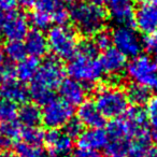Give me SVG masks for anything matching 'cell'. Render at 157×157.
Instances as JSON below:
<instances>
[{
	"label": "cell",
	"instance_id": "6da1fadb",
	"mask_svg": "<svg viewBox=\"0 0 157 157\" xmlns=\"http://www.w3.org/2000/svg\"><path fill=\"white\" fill-rule=\"evenodd\" d=\"M65 80V70L55 57L48 58L39 65L37 73L33 78L29 96L37 103L44 105L54 97V90L60 86Z\"/></svg>",
	"mask_w": 157,
	"mask_h": 157
},
{
	"label": "cell",
	"instance_id": "7a4b0ae2",
	"mask_svg": "<svg viewBox=\"0 0 157 157\" xmlns=\"http://www.w3.org/2000/svg\"><path fill=\"white\" fill-rule=\"evenodd\" d=\"M69 18L78 33L85 37H94L103 30L107 13L101 6L90 2H75L69 9Z\"/></svg>",
	"mask_w": 157,
	"mask_h": 157
},
{
	"label": "cell",
	"instance_id": "3957f363",
	"mask_svg": "<svg viewBox=\"0 0 157 157\" xmlns=\"http://www.w3.org/2000/svg\"><path fill=\"white\" fill-rule=\"evenodd\" d=\"M30 22L39 30L48 28L52 24L65 25L69 20V10L61 0H36Z\"/></svg>",
	"mask_w": 157,
	"mask_h": 157
},
{
	"label": "cell",
	"instance_id": "277c9868",
	"mask_svg": "<svg viewBox=\"0 0 157 157\" xmlns=\"http://www.w3.org/2000/svg\"><path fill=\"white\" fill-rule=\"evenodd\" d=\"M48 46L55 58L70 60L78 52V39L75 30L66 25H55L48 33Z\"/></svg>",
	"mask_w": 157,
	"mask_h": 157
},
{
	"label": "cell",
	"instance_id": "5b68a950",
	"mask_svg": "<svg viewBox=\"0 0 157 157\" xmlns=\"http://www.w3.org/2000/svg\"><path fill=\"white\" fill-rule=\"evenodd\" d=\"M95 105L105 118H120L128 109V99L123 90L116 85H105L97 90Z\"/></svg>",
	"mask_w": 157,
	"mask_h": 157
},
{
	"label": "cell",
	"instance_id": "8992f818",
	"mask_svg": "<svg viewBox=\"0 0 157 157\" xmlns=\"http://www.w3.org/2000/svg\"><path fill=\"white\" fill-rule=\"evenodd\" d=\"M67 72L73 80L84 85H92L100 80L103 71L97 56L76 52L68 63Z\"/></svg>",
	"mask_w": 157,
	"mask_h": 157
},
{
	"label": "cell",
	"instance_id": "52a82bcc",
	"mask_svg": "<svg viewBox=\"0 0 157 157\" xmlns=\"http://www.w3.org/2000/svg\"><path fill=\"white\" fill-rule=\"evenodd\" d=\"M127 74L133 83L157 94V61L147 55H138L127 65Z\"/></svg>",
	"mask_w": 157,
	"mask_h": 157
},
{
	"label": "cell",
	"instance_id": "ba28073f",
	"mask_svg": "<svg viewBox=\"0 0 157 157\" xmlns=\"http://www.w3.org/2000/svg\"><path fill=\"white\" fill-rule=\"evenodd\" d=\"M74 110L71 105L61 98H55L45 102L41 110V121L48 129H60L73 118Z\"/></svg>",
	"mask_w": 157,
	"mask_h": 157
},
{
	"label": "cell",
	"instance_id": "9c48e42d",
	"mask_svg": "<svg viewBox=\"0 0 157 157\" xmlns=\"http://www.w3.org/2000/svg\"><path fill=\"white\" fill-rule=\"evenodd\" d=\"M112 44L125 57L135 58L140 55L143 43L139 33L131 26H117L111 33Z\"/></svg>",
	"mask_w": 157,
	"mask_h": 157
},
{
	"label": "cell",
	"instance_id": "30bf717a",
	"mask_svg": "<svg viewBox=\"0 0 157 157\" xmlns=\"http://www.w3.org/2000/svg\"><path fill=\"white\" fill-rule=\"evenodd\" d=\"M133 22L142 33L148 36L157 31V0H141L133 14Z\"/></svg>",
	"mask_w": 157,
	"mask_h": 157
},
{
	"label": "cell",
	"instance_id": "8fae6325",
	"mask_svg": "<svg viewBox=\"0 0 157 157\" xmlns=\"http://www.w3.org/2000/svg\"><path fill=\"white\" fill-rule=\"evenodd\" d=\"M1 33L9 41H22L29 31L28 18L25 14L14 11L3 20L0 25Z\"/></svg>",
	"mask_w": 157,
	"mask_h": 157
},
{
	"label": "cell",
	"instance_id": "7c38bea8",
	"mask_svg": "<svg viewBox=\"0 0 157 157\" xmlns=\"http://www.w3.org/2000/svg\"><path fill=\"white\" fill-rule=\"evenodd\" d=\"M44 143L52 155L63 156L71 153L73 147V139L60 129H50L44 136Z\"/></svg>",
	"mask_w": 157,
	"mask_h": 157
},
{
	"label": "cell",
	"instance_id": "4fadbf2b",
	"mask_svg": "<svg viewBox=\"0 0 157 157\" xmlns=\"http://www.w3.org/2000/svg\"><path fill=\"white\" fill-rule=\"evenodd\" d=\"M126 58L115 48H109L102 52L99 63L102 71L111 75V78H120L121 74L127 67Z\"/></svg>",
	"mask_w": 157,
	"mask_h": 157
},
{
	"label": "cell",
	"instance_id": "5bb4252c",
	"mask_svg": "<svg viewBox=\"0 0 157 157\" xmlns=\"http://www.w3.org/2000/svg\"><path fill=\"white\" fill-rule=\"evenodd\" d=\"M107 2L111 20L118 26H130L135 14L132 0H108Z\"/></svg>",
	"mask_w": 157,
	"mask_h": 157
},
{
	"label": "cell",
	"instance_id": "9a60e30c",
	"mask_svg": "<svg viewBox=\"0 0 157 157\" xmlns=\"http://www.w3.org/2000/svg\"><path fill=\"white\" fill-rule=\"evenodd\" d=\"M59 94L61 99L68 102L69 105H80L85 101L87 95V88L81 82L73 80V78H65L59 86Z\"/></svg>",
	"mask_w": 157,
	"mask_h": 157
},
{
	"label": "cell",
	"instance_id": "2e32d148",
	"mask_svg": "<svg viewBox=\"0 0 157 157\" xmlns=\"http://www.w3.org/2000/svg\"><path fill=\"white\" fill-rule=\"evenodd\" d=\"M78 120L87 128H102L105 123V116L101 114L94 101L85 100L78 105Z\"/></svg>",
	"mask_w": 157,
	"mask_h": 157
},
{
	"label": "cell",
	"instance_id": "e0dca14e",
	"mask_svg": "<svg viewBox=\"0 0 157 157\" xmlns=\"http://www.w3.org/2000/svg\"><path fill=\"white\" fill-rule=\"evenodd\" d=\"M108 143L107 131L102 128H88L78 137V145L84 150L99 151L105 148Z\"/></svg>",
	"mask_w": 157,
	"mask_h": 157
},
{
	"label": "cell",
	"instance_id": "ac0fdd59",
	"mask_svg": "<svg viewBox=\"0 0 157 157\" xmlns=\"http://www.w3.org/2000/svg\"><path fill=\"white\" fill-rule=\"evenodd\" d=\"M25 48L26 52L35 58L43 57L48 50V40L44 33L39 29H33L28 31L27 36L25 37Z\"/></svg>",
	"mask_w": 157,
	"mask_h": 157
},
{
	"label": "cell",
	"instance_id": "d6986e66",
	"mask_svg": "<svg viewBox=\"0 0 157 157\" xmlns=\"http://www.w3.org/2000/svg\"><path fill=\"white\" fill-rule=\"evenodd\" d=\"M0 96L5 100L17 103H25L29 97V90L21 82L12 81L0 85Z\"/></svg>",
	"mask_w": 157,
	"mask_h": 157
},
{
	"label": "cell",
	"instance_id": "ffe728a7",
	"mask_svg": "<svg viewBox=\"0 0 157 157\" xmlns=\"http://www.w3.org/2000/svg\"><path fill=\"white\" fill-rule=\"evenodd\" d=\"M22 125L17 121L2 122L0 125V148L8 150L17 143L22 135Z\"/></svg>",
	"mask_w": 157,
	"mask_h": 157
},
{
	"label": "cell",
	"instance_id": "44dd1931",
	"mask_svg": "<svg viewBox=\"0 0 157 157\" xmlns=\"http://www.w3.org/2000/svg\"><path fill=\"white\" fill-rule=\"evenodd\" d=\"M124 118L130 126V129L132 131V137H135L138 133L150 131L146 111H144L141 107L135 105L133 108L127 109V111L124 114Z\"/></svg>",
	"mask_w": 157,
	"mask_h": 157
},
{
	"label": "cell",
	"instance_id": "7402d4cb",
	"mask_svg": "<svg viewBox=\"0 0 157 157\" xmlns=\"http://www.w3.org/2000/svg\"><path fill=\"white\" fill-rule=\"evenodd\" d=\"M18 123L25 127H36L41 122V110L35 103H24L17 111Z\"/></svg>",
	"mask_w": 157,
	"mask_h": 157
},
{
	"label": "cell",
	"instance_id": "603a6c76",
	"mask_svg": "<svg viewBox=\"0 0 157 157\" xmlns=\"http://www.w3.org/2000/svg\"><path fill=\"white\" fill-rule=\"evenodd\" d=\"M130 139L128 138H108L105 147L107 157H127L129 155Z\"/></svg>",
	"mask_w": 157,
	"mask_h": 157
},
{
	"label": "cell",
	"instance_id": "cb8c5ba5",
	"mask_svg": "<svg viewBox=\"0 0 157 157\" xmlns=\"http://www.w3.org/2000/svg\"><path fill=\"white\" fill-rule=\"evenodd\" d=\"M16 76L22 82H30L35 78L38 69H39V63L38 59L35 57H25L18 65L16 66Z\"/></svg>",
	"mask_w": 157,
	"mask_h": 157
},
{
	"label": "cell",
	"instance_id": "d4e9b609",
	"mask_svg": "<svg viewBox=\"0 0 157 157\" xmlns=\"http://www.w3.org/2000/svg\"><path fill=\"white\" fill-rule=\"evenodd\" d=\"M125 94L128 99V102L132 103L133 105H137V107H141V105L147 103L151 98L150 90L137 83H131L130 85H128Z\"/></svg>",
	"mask_w": 157,
	"mask_h": 157
},
{
	"label": "cell",
	"instance_id": "484cf974",
	"mask_svg": "<svg viewBox=\"0 0 157 157\" xmlns=\"http://www.w3.org/2000/svg\"><path fill=\"white\" fill-rule=\"evenodd\" d=\"M151 135L150 131L141 132L132 137L129 147V155L130 157H143L144 154L150 148Z\"/></svg>",
	"mask_w": 157,
	"mask_h": 157
},
{
	"label": "cell",
	"instance_id": "4316f807",
	"mask_svg": "<svg viewBox=\"0 0 157 157\" xmlns=\"http://www.w3.org/2000/svg\"><path fill=\"white\" fill-rule=\"evenodd\" d=\"M5 53L11 61H21L26 57V48L22 41H9L6 44Z\"/></svg>",
	"mask_w": 157,
	"mask_h": 157
},
{
	"label": "cell",
	"instance_id": "83f0119b",
	"mask_svg": "<svg viewBox=\"0 0 157 157\" xmlns=\"http://www.w3.org/2000/svg\"><path fill=\"white\" fill-rule=\"evenodd\" d=\"M44 136H45V133H44L38 126L25 127V129L22 130L21 139H22L23 142H25V143L41 146V144L44 142Z\"/></svg>",
	"mask_w": 157,
	"mask_h": 157
},
{
	"label": "cell",
	"instance_id": "f1b7e54d",
	"mask_svg": "<svg viewBox=\"0 0 157 157\" xmlns=\"http://www.w3.org/2000/svg\"><path fill=\"white\" fill-rule=\"evenodd\" d=\"M16 154L18 157H45L41 146L25 143L23 141L16 146Z\"/></svg>",
	"mask_w": 157,
	"mask_h": 157
},
{
	"label": "cell",
	"instance_id": "f546056e",
	"mask_svg": "<svg viewBox=\"0 0 157 157\" xmlns=\"http://www.w3.org/2000/svg\"><path fill=\"white\" fill-rule=\"evenodd\" d=\"M146 115H147L148 123L153 128L152 138L155 143L157 144V95L153 98H150L148 100Z\"/></svg>",
	"mask_w": 157,
	"mask_h": 157
},
{
	"label": "cell",
	"instance_id": "4dcf8cb0",
	"mask_svg": "<svg viewBox=\"0 0 157 157\" xmlns=\"http://www.w3.org/2000/svg\"><path fill=\"white\" fill-rule=\"evenodd\" d=\"M17 117V108L16 105L10 101H0V121L8 122L13 121Z\"/></svg>",
	"mask_w": 157,
	"mask_h": 157
},
{
	"label": "cell",
	"instance_id": "1f68e13d",
	"mask_svg": "<svg viewBox=\"0 0 157 157\" xmlns=\"http://www.w3.org/2000/svg\"><path fill=\"white\" fill-rule=\"evenodd\" d=\"M16 68L10 63H3L0 66V85L16 80Z\"/></svg>",
	"mask_w": 157,
	"mask_h": 157
},
{
	"label": "cell",
	"instance_id": "d6a6232c",
	"mask_svg": "<svg viewBox=\"0 0 157 157\" xmlns=\"http://www.w3.org/2000/svg\"><path fill=\"white\" fill-rule=\"evenodd\" d=\"M94 42L95 46L97 48V50H107V48H111L112 44V38H111V33H109L108 31L101 30L98 33L94 36Z\"/></svg>",
	"mask_w": 157,
	"mask_h": 157
},
{
	"label": "cell",
	"instance_id": "836d02e7",
	"mask_svg": "<svg viewBox=\"0 0 157 157\" xmlns=\"http://www.w3.org/2000/svg\"><path fill=\"white\" fill-rule=\"evenodd\" d=\"M65 131L73 139V138H78L81 135V132L83 131V125L78 120H73L67 123V125L65 126Z\"/></svg>",
	"mask_w": 157,
	"mask_h": 157
},
{
	"label": "cell",
	"instance_id": "e575fe53",
	"mask_svg": "<svg viewBox=\"0 0 157 157\" xmlns=\"http://www.w3.org/2000/svg\"><path fill=\"white\" fill-rule=\"evenodd\" d=\"M146 51L153 56V59L157 61V31L147 36L144 42Z\"/></svg>",
	"mask_w": 157,
	"mask_h": 157
},
{
	"label": "cell",
	"instance_id": "d590c367",
	"mask_svg": "<svg viewBox=\"0 0 157 157\" xmlns=\"http://www.w3.org/2000/svg\"><path fill=\"white\" fill-rule=\"evenodd\" d=\"M16 7H17V0H0V12L6 16L16 11Z\"/></svg>",
	"mask_w": 157,
	"mask_h": 157
},
{
	"label": "cell",
	"instance_id": "8d00e7d4",
	"mask_svg": "<svg viewBox=\"0 0 157 157\" xmlns=\"http://www.w3.org/2000/svg\"><path fill=\"white\" fill-rule=\"evenodd\" d=\"M71 157H103L98 151H92V150H84L80 148L74 151L72 153Z\"/></svg>",
	"mask_w": 157,
	"mask_h": 157
},
{
	"label": "cell",
	"instance_id": "74e56055",
	"mask_svg": "<svg viewBox=\"0 0 157 157\" xmlns=\"http://www.w3.org/2000/svg\"><path fill=\"white\" fill-rule=\"evenodd\" d=\"M36 0H17V3L23 6L24 8H30L35 5Z\"/></svg>",
	"mask_w": 157,
	"mask_h": 157
},
{
	"label": "cell",
	"instance_id": "f35d334b",
	"mask_svg": "<svg viewBox=\"0 0 157 157\" xmlns=\"http://www.w3.org/2000/svg\"><path fill=\"white\" fill-rule=\"evenodd\" d=\"M143 157H157V147H150Z\"/></svg>",
	"mask_w": 157,
	"mask_h": 157
},
{
	"label": "cell",
	"instance_id": "ab89813d",
	"mask_svg": "<svg viewBox=\"0 0 157 157\" xmlns=\"http://www.w3.org/2000/svg\"><path fill=\"white\" fill-rule=\"evenodd\" d=\"M0 157H16V155L9 150H0Z\"/></svg>",
	"mask_w": 157,
	"mask_h": 157
},
{
	"label": "cell",
	"instance_id": "60d3db41",
	"mask_svg": "<svg viewBox=\"0 0 157 157\" xmlns=\"http://www.w3.org/2000/svg\"><path fill=\"white\" fill-rule=\"evenodd\" d=\"M108 0H86V2L93 3V5H97V6H102L103 3L107 2Z\"/></svg>",
	"mask_w": 157,
	"mask_h": 157
},
{
	"label": "cell",
	"instance_id": "b9f144b4",
	"mask_svg": "<svg viewBox=\"0 0 157 157\" xmlns=\"http://www.w3.org/2000/svg\"><path fill=\"white\" fill-rule=\"evenodd\" d=\"M3 63H5V54H3L2 51L0 50V66L2 65Z\"/></svg>",
	"mask_w": 157,
	"mask_h": 157
},
{
	"label": "cell",
	"instance_id": "7bdbcfd3",
	"mask_svg": "<svg viewBox=\"0 0 157 157\" xmlns=\"http://www.w3.org/2000/svg\"><path fill=\"white\" fill-rule=\"evenodd\" d=\"M45 157H63V156H57V155H51V156H46V155H45Z\"/></svg>",
	"mask_w": 157,
	"mask_h": 157
},
{
	"label": "cell",
	"instance_id": "ee69618b",
	"mask_svg": "<svg viewBox=\"0 0 157 157\" xmlns=\"http://www.w3.org/2000/svg\"><path fill=\"white\" fill-rule=\"evenodd\" d=\"M61 1H68V2H71V1H74V0H61Z\"/></svg>",
	"mask_w": 157,
	"mask_h": 157
}]
</instances>
